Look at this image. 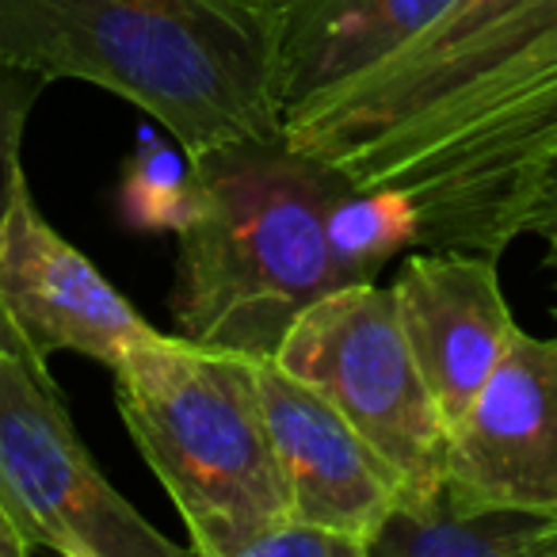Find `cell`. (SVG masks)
I'll return each mask as SVG.
<instances>
[{"mask_svg":"<svg viewBox=\"0 0 557 557\" xmlns=\"http://www.w3.org/2000/svg\"><path fill=\"white\" fill-rule=\"evenodd\" d=\"M111 374L126 435L184 519L191 554L240 557L256 534L290 519L256 356L153 333Z\"/></svg>","mask_w":557,"mask_h":557,"instance_id":"277c9868","label":"cell"},{"mask_svg":"<svg viewBox=\"0 0 557 557\" xmlns=\"http://www.w3.org/2000/svg\"><path fill=\"white\" fill-rule=\"evenodd\" d=\"M554 519L527 511H458L447 496L397 508L371 542V557H539Z\"/></svg>","mask_w":557,"mask_h":557,"instance_id":"7c38bea8","label":"cell"},{"mask_svg":"<svg viewBox=\"0 0 557 557\" xmlns=\"http://www.w3.org/2000/svg\"><path fill=\"white\" fill-rule=\"evenodd\" d=\"M523 233L542 240V263H546L549 295H554V318H557V164L542 176L539 191H534Z\"/></svg>","mask_w":557,"mask_h":557,"instance_id":"2e32d148","label":"cell"},{"mask_svg":"<svg viewBox=\"0 0 557 557\" xmlns=\"http://www.w3.org/2000/svg\"><path fill=\"white\" fill-rule=\"evenodd\" d=\"M455 0H268L271 88L287 115L310 96L379 65Z\"/></svg>","mask_w":557,"mask_h":557,"instance_id":"8fae6325","label":"cell"},{"mask_svg":"<svg viewBox=\"0 0 557 557\" xmlns=\"http://www.w3.org/2000/svg\"><path fill=\"white\" fill-rule=\"evenodd\" d=\"M283 141L417 207L420 248L500 260L557 164V0H455L283 115Z\"/></svg>","mask_w":557,"mask_h":557,"instance_id":"6da1fadb","label":"cell"},{"mask_svg":"<svg viewBox=\"0 0 557 557\" xmlns=\"http://www.w3.org/2000/svg\"><path fill=\"white\" fill-rule=\"evenodd\" d=\"M443 496L458 511L557 519V336L519 329L450 432Z\"/></svg>","mask_w":557,"mask_h":557,"instance_id":"ba28073f","label":"cell"},{"mask_svg":"<svg viewBox=\"0 0 557 557\" xmlns=\"http://www.w3.org/2000/svg\"><path fill=\"white\" fill-rule=\"evenodd\" d=\"M0 557H32L27 542L20 539V531L12 527V519L0 511Z\"/></svg>","mask_w":557,"mask_h":557,"instance_id":"e0dca14e","label":"cell"},{"mask_svg":"<svg viewBox=\"0 0 557 557\" xmlns=\"http://www.w3.org/2000/svg\"><path fill=\"white\" fill-rule=\"evenodd\" d=\"M0 329L9 348L39 363L73 351L108 371L157 333L108 275L42 218L27 176L0 214Z\"/></svg>","mask_w":557,"mask_h":557,"instance_id":"52a82bcc","label":"cell"},{"mask_svg":"<svg viewBox=\"0 0 557 557\" xmlns=\"http://www.w3.org/2000/svg\"><path fill=\"white\" fill-rule=\"evenodd\" d=\"M539 557H557V519H554V523H549L546 539H542V549H539Z\"/></svg>","mask_w":557,"mask_h":557,"instance_id":"ac0fdd59","label":"cell"},{"mask_svg":"<svg viewBox=\"0 0 557 557\" xmlns=\"http://www.w3.org/2000/svg\"><path fill=\"white\" fill-rule=\"evenodd\" d=\"M271 359L371 443L401 485V508H424L443 493L450 432L409 348L394 287L329 290L298 313Z\"/></svg>","mask_w":557,"mask_h":557,"instance_id":"5b68a950","label":"cell"},{"mask_svg":"<svg viewBox=\"0 0 557 557\" xmlns=\"http://www.w3.org/2000/svg\"><path fill=\"white\" fill-rule=\"evenodd\" d=\"M271 447L283 466L290 516L356 542L371 557L382 523L401 508V485L374 447L306 382L271 356L256 359Z\"/></svg>","mask_w":557,"mask_h":557,"instance_id":"9c48e42d","label":"cell"},{"mask_svg":"<svg viewBox=\"0 0 557 557\" xmlns=\"http://www.w3.org/2000/svg\"><path fill=\"white\" fill-rule=\"evenodd\" d=\"M325 230L344 287H351V283H379V271L401 248L420 240L417 207L405 195L382 191V187H359L348 176L333 191Z\"/></svg>","mask_w":557,"mask_h":557,"instance_id":"4fadbf2b","label":"cell"},{"mask_svg":"<svg viewBox=\"0 0 557 557\" xmlns=\"http://www.w3.org/2000/svg\"><path fill=\"white\" fill-rule=\"evenodd\" d=\"M195 210V176L184 149L141 134L123 176V214L138 230H172L191 218Z\"/></svg>","mask_w":557,"mask_h":557,"instance_id":"5bb4252c","label":"cell"},{"mask_svg":"<svg viewBox=\"0 0 557 557\" xmlns=\"http://www.w3.org/2000/svg\"><path fill=\"white\" fill-rule=\"evenodd\" d=\"M187 161L195 210L176 230V333L275 356L298 313L344 287L325 230L344 176L283 138L230 141Z\"/></svg>","mask_w":557,"mask_h":557,"instance_id":"3957f363","label":"cell"},{"mask_svg":"<svg viewBox=\"0 0 557 557\" xmlns=\"http://www.w3.org/2000/svg\"><path fill=\"white\" fill-rule=\"evenodd\" d=\"M394 298L435 409L447 432H455L519 336L496 260L462 248H428L401 263Z\"/></svg>","mask_w":557,"mask_h":557,"instance_id":"30bf717a","label":"cell"},{"mask_svg":"<svg viewBox=\"0 0 557 557\" xmlns=\"http://www.w3.org/2000/svg\"><path fill=\"white\" fill-rule=\"evenodd\" d=\"M0 65L103 88L187 157L283 138L268 0H0Z\"/></svg>","mask_w":557,"mask_h":557,"instance_id":"7a4b0ae2","label":"cell"},{"mask_svg":"<svg viewBox=\"0 0 557 557\" xmlns=\"http://www.w3.org/2000/svg\"><path fill=\"white\" fill-rule=\"evenodd\" d=\"M0 511L32 554L184 557L96 466L50 363L0 348Z\"/></svg>","mask_w":557,"mask_h":557,"instance_id":"8992f818","label":"cell"},{"mask_svg":"<svg viewBox=\"0 0 557 557\" xmlns=\"http://www.w3.org/2000/svg\"><path fill=\"white\" fill-rule=\"evenodd\" d=\"M47 81L39 73L16 70V65H0V214L9 207L16 184L27 176L24 169V134L35 115ZM0 348H9V336L0 329Z\"/></svg>","mask_w":557,"mask_h":557,"instance_id":"9a60e30c","label":"cell"}]
</instances>
